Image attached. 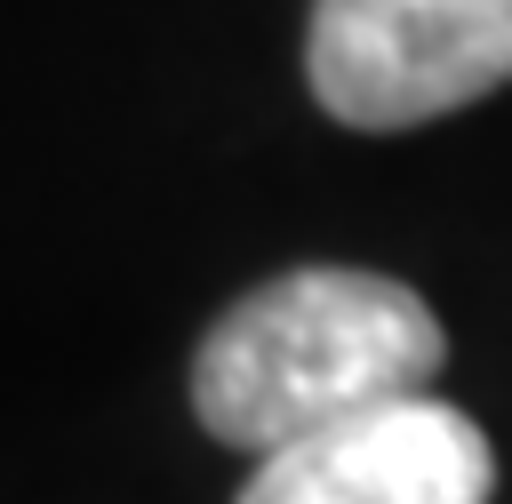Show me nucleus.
<instances>
[{
    "label": "nucleus",
    "mask_w": 512,
    "mask_h": 504,
    "mask_svg": "<svg viewBox=\"0 0 512 504\" xmlns=\"http://www.w3.org/2000/svg\"><path fill=\"white\" fill-rule=\"evenodd\" d=\"M448 360L440 312L384 272L304 264L248 288L192 360V408L232 448H288L368 408L432 392Z\"/></svg>",
    "instance_id": "nucleus-1"
},
{
    "label": "nucleus",
    "mask_w": 512,
    "mask_h": 504,
    "mask_svg": "<svg viewBox=\"0 0 512 504\" xmlns=\"http://www.w3.org/2000/svg\"><path fill=\"white\" fill-rule=\"evenodd\" d=\"M304 72L344 128H416L512 80V0H312Z\"/></svg>",
    "instance_id": "nucleus-2"
},
{
    "label": "nucleus",
    "mask_w": 512,
    "mask_h": 504,
    "mask_svg": "<svg viewBox=\"0 0 512 504\" xmlns=\"http://www.w3.org/2000/svg\"><path fill=\"white\" fill-rule=\"evenodd\" d=\"M488 488L496 456L480 424L440 392H416L272 448L248 472L240 504H488Z\"/></svg>",
    "instance_id": "nucleus-3"
}]
</instances>
